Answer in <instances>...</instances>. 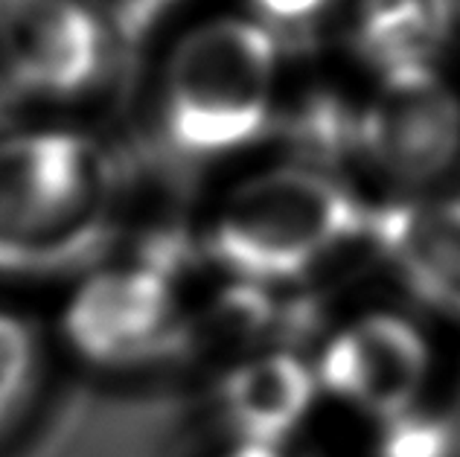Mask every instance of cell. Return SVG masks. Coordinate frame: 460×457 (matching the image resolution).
I'll use <instances>...</instances> for the list:
<instances>
[{
	"mask_svg": "<svg viewBox=\"0 0 460 457\" xmlns=\"http://www.w3.org/2000/svg\"><path fill=\"white\" fill-rule=\"evenodd\" d=\"M111 207L102 152L74 131L0 140V271L50 274L91 257Z\"/></svg>",
	"mask_w": 460,
	"mask_h": 457,
	"instance_id": "1",
	"label": "cell"
},
{
	"mask_svg": "<svg viewBox=\"0 0 460 457\" xmlns=\"http://www.w3.org/2000/svg\"><path fill=\"white\" fill-rule=\"evenodd\" d=\"M277 44L257 21L216 18L187 32L169 56L161 117L166 140L190 158L253 143L271 119Z\"/></svg>",
	"mask_w": 460,
	"mask_h": 457,
	"instance_id": "2",
	"label": "cell"
},
{
	"mask_svg": "<svg viewBox=\"0 0 460 457\" xmlns=\"http://www.w3.org/2000/svg\"><path fill=\"white\" fill-rule=\"evenodd\" d=\"M367 227V210L312 166H277L239 184L216 213L210 250L251 283L306 274Z\"/></svg>",
	"mask_w": 460,
	"mask_h": 457,
	"instance_id": "3",
	"label": "cell"
},
{
	"mask_svg": "<svg viewBox=\"0 0 460 457\" xmlns=\"http://www.w3.org/2000/svg\"><path fill=\"white\" fill-rule=\"evenodd\" d=\"M349 140L379 175L431 184L460 158V100L431 65L387 70L349 119Z\"/></svg>",
	"mask_w": 460,
	"mask_h": 457,
	"instance_id": "4",
	"label": "cell"
},
{
	"mask_svg": "<svg viewBox=\"0 0 460 457\" xmlns=\"http://www.w3.org/2000/svg\"><path fill=\"white\" fill-rule=\"evenodd\" d=\"M431 350L414 323L373 312L338 330L314 370L318 388L379 419H402L429 382Z\"/></svg>",
	"mask_w": 460,
	"mask_h": 457,
	"instance_id": "5",
	"label": "cell"
},
{
	"mask_svg": "<svg viewBox=\"0 0 460 457\" xmlns=\"http://www.w3.org/2000/svg\"><path fill=\"white\" fill-rule=\"evenodd\" d=\"M102 65V23L82 0H0V67L21 91L76 96Z\"/></svg>",
	"mask_w": 460,
	"mask_h": 457,
	"instance_id": "6",
	"label": "cell"
},
{
	"mask_svg": "<svg viewBox=\"0 0 460 457\" xmlns=\"http://www.w3.org/2000/svg\"><path fill=\"white\" fill-rule=\"evenodd\" d=\"M175 323L172 280L149 262L93 277L70 309V335L100 362H135L164 350Z\"/></svg>",
	"mask_w": 460,
	"mask_h": 457,
	"instance_id": "7",
	"label": "cell"
},
{
	"mask_svg": "<svg viewBox=\"0 0 460 457\" xmlns=\"http://www.w3.org/2000/svg\"><path fill=\"white\" fill-rule=\"evenodd\" d=\"M365 231L411 294L460 321V196L387 204Z\"/></svg>",
	"mask_w": 460,
	"mask_h": 457,
	"instance_id": "8",
	"label": "cell"
},
{
	"mask_svg": "<svg viewBox=\"0 0 460 457\" xmlns=\"http://www.w3.org/2000/svg\"><path fill=\"white\" fill-rule=\"evenodd\" d=\"M314 370L292 353H262L239 362L219 384V405L239 443L280 449L314 405Z\"/></svg>",
	"mask_w": 460,
	"mask_h": 457,
	"instance_id": "9",
	"label": "cell"
},
{
	"mask_svg": "<svg viewBox=\"0 0 460 457\" xmlns=\"http://www.w3.org/2000/svg\"><path fill=\"white\" fill-rule=\"evenodd\" d=\"M443 32V0H367L358 15V50L379 74L431 65Z\"/></svg>",
	"mask_w": 460,
	"mask_h": 457,
	"instance_id": "10",
	"label": "cell"
},
{
	"mask_svg": "<svg viewBox=\"0 0 460 457\" xmlns=\"http://www.w3.org/2000/svg\"><path fill=\"white\" fill-rule=\"evenodd\" d=\"M35 365H39V347L35 335L12 312H0V426L18 411L27 396Z\"/></svg>",
	"mask_w": 460,
	"mask_h": 457,
	"instance_id": "11",
	"label": "cell"
},
{
	"mask_svg": "<svg viewBox=\"0 0 460 457\" xmlns=\"http://www.w3.org/2000/svg\"><path fill=\"white\" fill-rule=\"evenodd\" d=\"M251 4L274 23H304L318 15L330 0H251Z\"/></svg>",
	"mask_w": 460,
	"mask_h": 457,
	"instance_id": "12",
	"label": "cell"
},
{
	"mask_svg": "<svg viewBox=\"0 0 460 457\" xmlns=\"http://www.w3.org/2000/svg\"><path fill=\"white\" fill-rule=\"evenodd\" d=\"M225 457H283V452L274 446H257V443H236Z\"/></svg>",
	"mask_w": 460,
	"mask_h": 457,
	"instance_id": "13",
	"label": "cell"
}]
</instances>
